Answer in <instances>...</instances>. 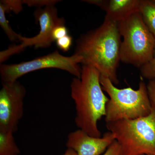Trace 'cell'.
I'll list each match as a JSON object with an SVG mask.
<instances>
[{
  "mask_svg": "<svg viewBox=\"0 0 155 155\" xmlns=\"http://www.w3.org/2000/svg\"><path fill=\"white\" fill-rule=\"evenodd\" d=\"M20 150L11 131L0 130V155H19Z\"/></svg>",
  "mask_w": 155,
  "mask_h": 155,
  "instance_id": "obj_12",
  "label": "cell"
},
{
  "mask_svg": "<svg viewBox=\"0 0 155 155\" xmlns=\"http://www.w3.org/2000/svg\"><path fill=\"white\" fill-rule=\"evenodd\" d=\"M68 30L65 25H59L54 29L52 33V38L54 41L68 35Z\"/></svg>",
  "mask_w": 155,
  "mask_h": 155,
  "instance_id": "obj_18",
  "label": "cell"
},
{
  "mask_svg": "<svg viewBox=\"0 0 155 155\" xmlns=\"http://www.w3.org/2000/svg\"><path fill=\"white\" fill-rule=\"evenodd\" d=\"M26 88L18 81L2 82L0 91V130L14 133L24 113Z\"/></svg>",
  "mask_w": 155,
  "mask_h": 155,
  "instance_id": "obj_8",
  "label": "cell"
},
{
  "mask_svg": "<svg viewBox=\"0 0 155 155\" xmlns=\"http://www.w3.org/2000/svg\"><path fill=\"white\" fill-rule=\"evenodd\" d=\"M147 87L152 106L155 108V79L149 81Z\"/></svg>",
  "mask_w": 155,
  "mask_h": 155,
  "instance_id": "obj_19",
  "label": "cell"
},
{
  "mask_svg": "<svg viewBox=\"0 0 155 155\" xmlns=\"http://www.w3.org/2000/svg\"><path fill=\"white\" fill-rule=\"evenodd\" d=\"M105 11L104 19L116 22L123 21L139 12L140 0H86Z\"/></svg>",
  "mask_w": 155,
  "mask_h": 155,
  "instance_id": "obj_10",
  "label": "cell"
},
{
  "mask_svg": "<svg viewBox=\"0 0 155 155\" xmlns=\"http://www.w3.org/2000/svg\"><path fill=\"white\" fill-rule=\"evenodd\" d=\"M120 145L118 142L115 140L109 147L103 155H120Z\"/></svg>",
  "mask_w": 155,
  "mask_h": 155,
  "instance_id": "obj_20",
  "label": "cell"
},
{
  "mask_svg": "<svg viewBox=\"0 0 155 155\" xmlns=\"http://www.w3.org/2000/svg\"><path fill=\"white\" fill-rule=\"evenodd\" d=\"M34 16L40 25V31L36 36L26 38L19 35V45H13L7 49L0 52V62L7 61L10 57L19 54L28 47L34 46L35 48L49 47L54 40L52 33L54 29L59 25L65 24L64 18L58 17V9L54 6L45 7L35 11Z\"/></svg>",
  "mask_w": 155,
  "mask_h": 155,
  "instance_id": "obj_7",
  "label": "cell"
},
{
  "mask_svg": "<svg viewBox=\"0 0 155 155\" xmlns=\"http://www.w3.org/2000/svg\"><path fill=\"white\" fill-rule=\"evenodd\" d=\"M6 14L7 13L4 6L0 4V25L1 27L8 38L9 40L12 42L19 40L20 35L15 32L11 28L9 22L6 18Z\"/></svg>",
  "mask_w": 155,
  "mask_h": 155,
  "instance_id": "obj_13",
  "label": "cell"
},
{
  "mask_svg": "<svg viewBox=\"0 0 155 155\" xmlns=\"http://www.w3.org/2000/svg\"><path fill=\"white\" fill-rule=\"evenodd\" d=\"M123 40L120 61L140 68L154 58L155 38L145 24L139 12L118 22Z\"/></svg>",
  "mask_w": 155,
  "mask_h": 155,
  "instance_id": "obj_5",
  "label": "cell"
},
{
  "mask_svg": "<svg viewBox=\"0 0 155 155\" xmlns=\"http://www.w3.org/2000/svg\"><path fill=\"white\" fill-rule=\"evenodd\" d=\"M82 58L73 54L67 57L55 51L46 55L19 64H1L0 75L4 83L17 81V79L29 72L40 69L55 68L68 72L75 77L80 78Z\"/></svg>",
  "mask_w": 155,
  "mask_h": 155,
  "instance_id": "obj_6",
  "label": "cell"
},
{
  "mask_svg": "<svg viewBox=\"0 0 155 155\" xmlns=\"http://www.w3.org/2000/svg\"><path fill=\"white\" fill-rule=\"evenodd\" d=\"M121 38L118 23L104 19L99 27L77 39L74 54L82 58V65L94 67L101 76L118 84Z\"/></svg>",
  "mask_w": 155,
  "mask_h": 155,
  "instance_id": "obj_1",
  "label": "cell"
},
{
  "mask_svg": "<svg viewBox=\"0 0 155 155\" xmlns=\"http://www.w3.org/2000/svg\"><path fill=\"white\" fill-rule=\"evenodd\" d=\"M101 73L94 67L82 65L80 78L75 77L70 84L71 96L76 109L75 122L79 129L94 137H101L98 122L105 116L109 98L100 82Z\"/></svg>",
  "mask_w": 155,
  "mask_h": 155,
  "instance_id": "obj_2",
  "label": "cell"
},
{
  "mask_svg": "<svg viewBox=\"0 0 155 155\" xmlns=\"http://www.w3.org/2000/svg\"><path fill=\"white\" fill-rule=\"evenodd\" d=\"M115 140V136L110 131L101 137H94L79 129L68 134L66 145L77 155H101Z\"/></svg>",
  "mask_w": 155,
  "mask_h": 155,
  "instance_id": "obj_9",
  "label": "cell"
},
{
  "mask_svg": "<svg viewBox=\"0 0 155 155\" xmlns=\"http://www.w3.org/2000/svg\"><path fill=\"white\" fill-rule=\"evenodd\" d=\"M63 155H77L75 151L71 149H67L65 153Z\"/></svg>",
  "mask_w": 155,
  "mask_h": 155,
  "instance_id": "obj_21",
  "label": "cell"
},
{
  "mask_svg": "<svg viewBox=\"0 0 155 155\" xmlns=\"http://www.w3.org/2000/svg\"><path fill=\"white\" fill-rule=\"evenodd\" d=\"M72 44V37L69 35L56 41L57 47L64 52H67L70 49Z\"/></svg>",
  "mask_w": 155,
  "mask_h": 155,
  "instance_id": "obj_17",
  "label": "cell"
},
{
  "mask_svg": "<svg viewBox=\"0 0 155 155\" xmlns=\"http://www.w3.org/2000/svg\"><path fill=\"white\" fill-rule=\"evenodd\" d=\"M106 127L120 145V155H155V108L145 117L108 122Z\"/></svg>",
  "mask_w": 155,
  "mask_h": 155,
  "instance_id": "obj_4",
  "label": "cell"
},
{
  "mask_svg": "<svg viewBox=\"0 0 155 155\" xmlns=\"http://www.w3.org/2000/svg\"><path fill=\"white\" fill-rule=\"evenodd\" d=\"M5 10L6 13L8 14L11 11L15 14L20 13L23 9V2L21 0H2L0 2Z\"/></svg>",
  "mask_w": 155,
  "mask_h": 155,
  "instance_id": "obj_14",
  "label": "cell"
},
{
  "mask_svg": "<svg viewBox=\"0 0 155 155\" xmlns=\"http://www.w3.org/2000/svg\"><path fill=\"white\" fill-rule=\"evenodd\" d=\"M154 58H155V48L154 50Z\"/></svg>",
  "mask_w": 155,
  "mask_h": 155,
  "instance_id": "obj_22",
  "label": "cell"
},
{
  "mask_svg": "<svg viewBox=\"0 0 155 155\" xmlns=\"http://www.w3.org/2000/svg\"><path fill=\"white\" fill-rule=\"evenodd\" d=\"M139 12L145 24L155 38V0H140Z\"/></svg>",
  "mask_w": 155,
  "mask_h": 155,
  "instance_id": "obj_11",
  "label": "cell"
},
{
  "mask_svg": "<svg viewBox=\"0 0 155 155\" xmlns=\"http://www.w3.org/2000/svg\"><path fill=\"white\" fill-rule=\"evenodd\" d=\"M141 77L149 81L155 79V58L140 69Z\"/></svg>",
  "mask_w": 155,
  "mask_h": 155,
  "instance_id": "obj_15",
  "label": "cell"
},
{
  "mask_svg": "<svg viewBox=\"0 0 155 155\" xmlns=\"http://www.w3.org/2000/svg\"><path fill=\"white\" fill-rule=\"evenodd\" d=\"M23 4H26L29 7L41 8L42 7L54 6L58 2V0H23Z\"/></svg>",
  "mask_w": 155,
  "mask_h": 155,
  "instance_id": "obj_16",
  "label": "cell"
},
{
  "mask_svg": "<svg viewBox=\"0 0 155 155\" xmlns=\"http://www.w3.org/2000/svg\"><path fill=\"white\" fill-rule=\"evenodd\" d=\"M100 82L103 91L110 97L106 107V123L138 119L150 114L152 106L143 78L137 90L130 87L117 88L110 79L101 75Z\"/></svg>",
  "mask_w": 155,
  "mask_h": 155,
  "instance_id": "obj_3",
  "label": "cell"
}]
</instances>
